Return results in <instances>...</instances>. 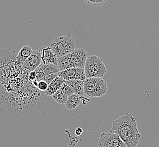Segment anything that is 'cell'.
<instances>
[{
	"label": "cell",
	"instance_id": "17",
	"mask_svg": "<svg viewBox=\"0 0 159 147\" xmlns=\"http://www.w3.org/2000/svg\"><path fill=\"white\" fill-rule=\"evenodd\" d=\"M48 85L49 84L48 83L45 82L44 80H41L38 83L37 88L41 92H45L48 89Z\"/></svg>",
	"mask_w": 159,
	"mask_h": 147
},
{
	"label": "cell",
	"instance_id": "20",
	"mask_svg": "<svg viewBox=\"0 0 159 147\" xmlns=\"http://www.w3.org/2000/svg\"><path fill=\"white\" fill-rule=\"evenodd\" d=\"M82 133H83V130H82V128H80V127L76 128L75 131V134L77 136H80L82 134Z\"/></svg>",
	"mask_w": 159,
	"mask_h": 147
},
{
	"label": "cell",
	"instance_id": "15",
	"mask_svg": "<svg viewBox=\"0 0 159 147\" xmlns=\"http://www.w3.org/2000/svg\"><path fill=\"white\" fill-rule=\"evenodd\" d=\"M53 99L56 102L60 104H64L66 102L67 99L69 96L61 89L57 91L53 95Z\"/></svg>",
	"mask_w": 159,
	"mask_h": 147
},
{
	"label": "cell",
	"instance_id": "18",
	"mask_svg": "<svg viewBox=\"0 0 159 147\" xmlns=\"http://www.w3.org/2000/svg\"><path fill=\"white\" fill-rule=\"evenodd\" d=\"M57 77L58 73L53 74L49 75L47 77H45L42 80H44L45 82L48 83V84H49L53 80H54V79H56Z\"/></svg>",
	"mask_w": 159,
	"mask_h": 147
},
{
	"label": "cell",
	"instance_id": "9",
	"mask_svg": "<svg viewBox=\"0 0 159 147\" xmlns=\"http://www.w3.org/2000/svg\"><path fill=\"white\" fill-rule=\"evenodd\" d=\"M42 63V55L40 51L39 50L33 51L32 55L24 62L23 66L30 71H35Z\"/></svg>",
	"mask_w": 159,
	"mask_h": 147
},
{
	"label": "cell",
	"instance_id": "19",
	"mask_svg": "<svg viewBox=\"0 0 159 147\" xmlns=\"http://www.w3.org/2000/svg\"><path fill=\"white\" fill-rule=\"evenodd\" d=\"M29 80H30L31 82H33L34 80H36V73L35 71H30L29 74Z\"/></svg>",
	"mask_w": 159,
	"mask_h": 147
},
{
	"label": "cell",
	"instance_id": "5",
	"mask_svg": "<svg viewBox=\"0 0 159 147\" xmlns=\"http://www.w3.org/2000/svg\"><path fill=\"white\" fill-rule=\"evenodd\" d=\"M50 47L57 57L60 58L73 51L76 43L70 36H58L51 42Z\"/></svg>",
	"mask_w": 159,
	"mask_h": 147
},
{
	"label": "cell",
	"instance_id": "4",
	"mask_svg": "<svg viewBox=\"0 0 159 147\" xmlns=\"http://www.w3.org/2000/svg\"><path fill=\"white\" fill-rule=\"evenodd\" d=\"M84 70L86 78H102L107 73V68L102 60L95 55L88 56Z\"/></svg>",
	"mask_w": 159,
	"mask_h": 147
},
{
	"label": "cell",
	"instance_id": "14",
	"mask_svg": "<svg viewBox=\"0 0 159 147\" xmlns=\"http://www.w3.org/2000/svg\"><path fill=\"white\" fill-rule=\"evenodd\" d=\"M82 100H83L81 97L75 93H74L68 97L65 105L67 109L73 110L80 105Z\"/></svg>",
	"mask_w": 159,
	"mask_h": 147
},
{
	"label": "cell",
	"instance_id": "13",
	"mask_svg": "<svg viewBox=\"0 0 159 147\" xmlns=\"http://www.w3.org/2000/svg\"><path fill=\"white\" fill-rule=\"evenodd\" d=\"M32 52L33 51L32 48L30 46L25 45L19 51L18 55L16 58V61L19 64L23 65L24 62L29 58L31 55H32Z\"/></svg>",
	"mask_w": 159,
	"mask_h": 147
},
{
	"label": "cell",
	"instance_id": "11",
	"mask_svg": "<svg viewBox=\"0 0 159 147\" xmlns=\"http://www.w3.org/2000/svg\"><path fill=\"white\" fill-rule=\"evenodd\" d=\"M65 83L68 84L73 90L74 93L79 95L82 98V101L84 105H86V101H89L90 100L87 99L84 96V93L83 91V83L84 80H65Z\"/></svg>",
	"mask_w": 159,
	"mask_h": 147
},
{
	"label": "cell",
	"instance_id": "1",
	"mask_svg": "<svg viewBox=\"0 0 159 147\" xmlns=\"http://www.w3.org/2000/svg\"><path fill=\"white\" fill-rule=\"evenodd\" d=\"M110 132L117 134L127 147H137L142 136L137 119L129 113L112 122Z\"/></svg>",
	"mask_w": 159,
	"mask_h": 147
},
{
	"label": "cell",
	"instance_id": "12",
	"mask_svg": "<svg viewBox=\"0 0 159 147\" xmlns=\"http://www.w3.org/2000/svg\"><path fill=\"white\" fill-rule=\"evenodd\" d=\"M65 82V80L63 78L58 76L48 85V89L45 92V94L48 96H53L55 93L60 89Z\"/></svg>",
	"mask_w": 159,
	"mask_h": 147
},
{
	"label": "cell",
	"instance_id": "2",
	"mask_svg": "<svg viewBox=\"0 0 159 147\" xmlns=\"http://www.w3.org/2000/svg\"><path fill=\"white\" fill-rule=\"evenodd\" d=\"M87 57V53L83 49H75L70 53L58 58L59 71L73 67L84 69Z\"/></svg>",
	"mask_w": 159,
	"mask_h": 147
},
{
	"label": "cell",
	"instance_id": "16",
	"mask_svg": "<svg viewBox=\"0 0 159 147\" xmlns=\"http://www.w3.org/2000/svg\"><path fill=\"white\" fill-rule=\"evenodd\" d=\"M85 2L93 7L102 6L107 0H83Z\"/></svg>",
	"mask_w": 159,
	"mask_h": 147
},
{
	"label": "cell",
	"instance_id": "7",
	"mask_svg": "<svg viewBox=\"0 0 159 147\" xmlns=\"http://www.w3.org/2000/svg\"><path fill=\"white\" fill-rule=\"evenodd\" d=\"M58 76L65 80H84L86 79L84 69L79 67L70 68L59 71Z\"/></svg>",
	"mask_w": 159,
	"mask_h": 147
},
{
	"label": "cell",
	"instance_id": "3",
	"mask_svg": "<svg viewBox=\"0 0 159 147\" xmlns=\"http://www.w3.org/2000/svg\"><path fill=\"white\" fill-rule=\"evenodd\" d=\"M83 91L89 97H102L107 93V84L102 78H86L83 83Z\"/></svg>",
	"mask_w": 159,
	"mask_h": 147
},
{
	"label": "cell",
	"instance_id": "8",
	"mask_svg": "<svg viewBox=\"0 0 159 147\" xmlns=\"http://www.w3.org/2000/svg\"><path fill=\"white\" fill-rule=\"evenodd\" d=\"M35 71L36 73V81L38 82L43 80L45 77L51 74L58 73L59 72L57 66L53 64H44L42 62Z\"/></svg>",
	"mask_w": 159,
	"mask_h": 147
},
{
	"label": "cell",
	"instance_id": "10",
	"mask_svg": "<svg viewBox=\"0 0 159 147\" xmlns=\"http://www.w3.org/2000/svg\"><path fill=\"white\" fill-rule=\"evenodd\" d=\"M42 55V62L44 64H53L58 66V58L57 56L49 47H42L39 49Z\"/></svg>",
	"mask_w": 159,
	"mask_h": 147
},
{
	"label": "cell",
	"instance_id": "6",
	"mask_svg": "<svg viewBox=\"0 0 159 147\" xmlns=\"http://www.w3.org/2000/svg\"><path fill=\"white\" fill-rule=\"evenodd\" d=\"M98 147H127L120 136L112 132H102L98 140Z\"/></svg>",
	"mask_w": 159,
	"mask_h": 147
}]
</instances>
